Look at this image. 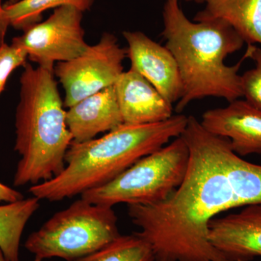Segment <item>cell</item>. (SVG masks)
Here are the masks:
<instances>
[{"mask_svg":"<svg viewBox=\"0 0 261 261\" xmlns=\"http://www.w3.org/2000/svg\"><path fill=\"white\" fill-rule=\"evenodd\" d=\"M181 137L190 161L181 186L163 202L127 205L128 216L154 261H225L209 240V222L241 205L221 163L219 137L195 118Z\"/></svg>","mask_w":261,"mask_h":261,"instance_id":"obj_1","label":"cell"},{"mask_svg":"<svg viewBox=\"0 0 261 261\" xmlns=\"http://www.w3.org/2000/svg\"><path fill=\"white\" fill-rule=\"evenodd\" d=\"M163 21L165 46L176 59L181 80L176 113L197 99L212 97L230 102L243 97L239 71L247 54L233 65L224 61L245 42L229 24L221 19L192 21L184 13L179 0H166Z\"/></svg>","mask_w":261,"mask_h":261,"instance_id":"obj_2","label":"cell"},{"mask_svg":"<svg viewBox=\"0 0 261 261\" xmlns=\"http://www.w3.org/2000/svg\"><path fill=\"white\" fill-rule=\"evenodd\" d=\"M188 117L178 114L145 125L123 124L100 138L72 142L65 167L56 177L33 185L29 192L40 200L58 202L82 195L113 181L139 160L181 137Z\"/></svg>","mask_w":261,"mask_h":261,"instance_id":"obj_3","label":"cell"},{"mask_svg":"<svg viewBox=\"0 0 261 261\" xmlns=\"http://www.w3.org/2000/svg\"><path fill=\"white\" fill-rule=\"evenodd\" d=\"M20 84L14 149L20 159L13 178L15 187L38 185L59 175L73 142L54 70L27 63Z\"/></svg>","mask_w":261,"mask_h":261,"instance_id":"obj_4","label":"cell"},{"mask_svg":"<svg viewBox=\"0 0 261 261\" xmlns=\"http://www.w3.org/2000/svg\"><path fill=\"white\" fill-rule=\"evenodd\" d=\"M120 236L113 207L81 197L31 233L25 247L42 260L60 257L73 261L100 250Z\"/></svg>","mask_w":261,"mask_h":261,"instance_id":"obj_5","label":"cell"},{"mask_svg":"<svg viewBox=\"0 0 261 261\" xmlns=\"http://www.w3.org/2000/svg\"><path fill=\"white\" fill-rule=\"evenodd\" d=\"M190 161V150L183 137L147 154L116 178L81 197L98 205L155 204L168 198L181 186Z\"/></svg>","mask_w":261,"mask_h":261,"instance_id":"obj_6","label":"cell"},{"mask_svg":"<svg viewBox=\"0 0 261 261\" xmlns=\"http://www.w3.org/2000/svg\"><path fill=\"white\" fill-rule=\"evenodd\" d=\"M126 49L116 36L104 33L100 40L89 46L74 59L58 63L54 74L64 88L65 107L69 108L84 98L116 83L123 72Z\"/></svg>","mask_w":261,"mask_h":261,"instance_id":"obj_7","label":"cell"},{"mask_svg":"<svg viewBox=\"0 0 261 261\" xmlns=\"http://www.w3.org/2000/svg\"><path fill=\"white\" fill-rule=\"evenodd\" d=\"M83 12L75 7H60L43 22L23 31L13 44L23 48L38 66L54 70L55 63L74 59L89 47L82 27Z\"/></svg>","mask_w":261,"mask_h":261,"instance_id":"obj_8","label":"cell"},{"mask_svg":"<svg viewBox=\"0 0 261 261\" xmlns=\"http://www.w3.org/2000/svg\"><path fill=\"white\" fill-rule=\"evenodd\" d=\"M127 42L126 56L130 69L135 70L157 89L168 102H178L182 84L177 63L166 46L141 32H123Z\"/></svg>","mask_w":261,"mask_h":261,"instance_id":"obj_9","label":"cell"},{"mask_svg":"<svg viewBox=\"0 0 261 261\" xmlns=\"http://www.w3.org/2000/svg\"><path fill=\"white\" fill-rule=\"evenodd\" d=\"M209 240L225 261H252L261 257V205H247L237 214L214 218Z\"/></svg>","mask_w":261,"mask_h":261,"instance_id":"obj_10","label":"cell"},{"mask_svg":"<svg viewBox=\"0 0 261 261\" xmlns=\"http://www.w3.org/2000/svg\"><path fill=\"white\" fill-rule=\"evenodd\" d=\"M200 123L211 133L229 140L240 157L261 154V110L245 99L205 111Z\"/></svg>","mask_w":261,"mask_h":261,"instance_id":"obj_11","label":"cell"},{"mask_svg":"<svg viewBox=\"0 0 261 261\" xmlns=\"http://www.w3.org/2000/svg\"><path fill=\"white\" fill-rule=\"evenodd\" d=\"M114 88L125 124H151L173 116V105L135 70L123 71Z\"/></svg>","mask_w":261,"mask_h":261,"instance_id":"obj_12","label":"cell"},{"mask_svg":"<svg viewBox=\"0 0 261 261\" xmlns=\"http://www.w3.org/2000/svg\"><path fill=\"white\" fill-rule=\"evenodd\" d=\"M66 123L73 142L93 140L123 124L114 85L84 98L66 111Z\"/></svg>","mask_w":261,"mask_h":261,"instance_id":"obj_13","label":"cell"},{"mask_svg":"<svg viewBox=\"0 0 261 261\" xmlns=\"http://www.w3.org/2000/svg\"><path fill=\"white\" fill-rule=\"evenodd\" d=\"M205 8L195 21L221 19L229 24L247 45H261V0H204Z\"/></svg>","mask_w":261,"mask_h":261,"instance_id":"obj_14","label":"cell"},{"mask_svg":"<svg viewBox=\"0 0 261 261\" xmlns=\"http://www.w3.org/2000/svg\"><path fill=\"white\" fill-rule=\"evenodd\" d=\"M221 163L240 205H261V166L245 161L226 141L219 149Z\"/></svg>","mask_w":261,"mask_h":261,"instance_id":"obj_15","label":"cell"},{"mask_svg":"<svg viewBox=\"0 0 261 261\" xmlns=\"http://www.w3.org/2000/svg\"><path fill=\"white\" fill-rule=\"evenodd\" d=\"M39 201L32 196L0 205V248L8 261H19L20 239L27 223L39 209Z\"/></svg>","mask_w":261,"mask_h":261,"instance_id":"obj_16","label":"cell"},{"mask_svg":"<svg viewBox=\"0 0 261 261\" xmlns=\"http://www.w3.org/2000/svg\"><path fill=\"white\" fill-rule=\"evenodd\" d=\"M96 0H20L14 4H5L4 15L10 27L25 31L42 20L44 12L60 7H75L82 12L91 9Z\"/></svg>","mask_w":261,"mask_h":261,"instance_id":"obj_17","label":"cell"},{"mask_svg":"<svg viewBox=\"0 0 261 261\" xmlns=\"http://www.w3.org/2000/svg\"><path fill=\"white\" fill-rule=\"evenodd\" d=\"M73 261H154L150 245L137 233L118 237L112 243Z\"/></svg>","mask_w":261,"mask_h":261,"instance_id":"obj_18","label":"cell"},{"mask_svg":"<svg viewBox=\"0 0 261 261\" xmlns=\"http://www.w3.org/2000/svg\"><path fill=\"white\" fill-rule=\"evenodd\" d=\"M245 53L253 61L254 67L241 75L243 97L261 110V48L250 44Z\"/></svg>","mask_w":261,"mask_h":261,"instance_id":"obj_19","label":"cell"},{"mask_svg":"<svg viewBox=\"0 0 261 261\" xmlns=\"http://www.w3.org/2000/svg\"><path fill=\"white\" fill-rule=\"evenodd\" d=\"M28 55L23 48L12 43L0 47V94L13 70L27 63Z\"/></svg>","mask_w":261,"mask_h":261,"instance_id":"obj_20","label":"cell"},{"mask_svg":"<svg viewBox=\"0 0 261 261\" xmlns=\"http://www.w3.org/2000/svg\"><path fill=\"white\" fill-rule=\"evenodd\" d=\"M23 198L21 193L0 182V202L9 203Z\"/></svg>","mask_w":261,"mask_h":261,"instance_id":"obj_21","label":"cell"},{"mask_svg":"<svg viewBox=\"0 0 261 261\" xmlns=\"http://www.w3.org/2000/svg\"><path fill=\"white\" fill-rule=\"evenodd\" d=\"M3 7L4 5L2 4V0H0V47H3L5 44V39L6 37L7 31H8V27H10L8 20L5 17Z\"/></svg>","mask_w":261,"mask_h":261,"instance_id":"obj_22","label":"cell"},{"mask_svg":"<svg viewBox=\"0 0 261 261\" xmlns=\"http://www.w3.org/2000/svg\"><path fill=\"white\" fill-rule=\"evenodd\" d=\"M0 261H8L5 257L4 253H3V250L0 248Z\"/></svg>","mask_w":261,"mask_h":261,"instance_id":"obj_23","label":"cell"},{"mask_svg":"<svg viewBox=\"0 0 261 261\" xmlns=\"http://www.w3.org/2000/svg\"><path fill=\"white\" fill-rule=\"evenodd\" d=\"M19 1H20V0H8L6 4H14V3H18Z\"/></svg>","mask_w":261,"mask_h":261,"instance_id":"obj_24","label":"cell"},{"mask_svg":"<svg viewBox=\"0 0 261 261\" xmlns=\"http://www.w3.org/2000/svg\"><path fill=\"white\" fill-rule=\"evenodd\" d=\"M186 1L195 2V3H204V0H186Z\"/></svg>","mask_w":261,"mask_h":261,"instance_id":"obj_25","label":"cell"},{"mask_svg":"<svg viewBox=\"0 0 261 261\" xmlns=\"http://www.w3.org/2000/svg\"><path fill=\"white\" fill-rule=\"evenodd\" d=\"M42 259L39 258V257H35L34 261H42Z\"/></svg>","mask_w":261,"mask_h":261,"instance_id":"obj_26","label":"cell"}]
</instances>
